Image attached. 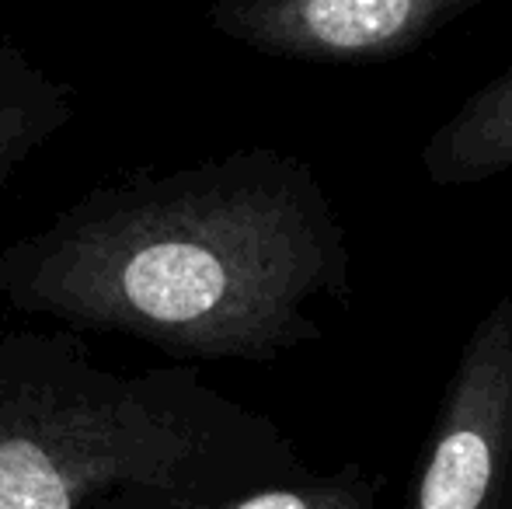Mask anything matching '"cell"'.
<instances>
[{"label": "cell", "instance_id": "obj_1", "mask_svg": "<svg viewBox=\"0 0 512 509\" xmlns=\"http://www.w3.org/2000/svg\"><path fill=\"white\" fill-rule=\"evenodd\" d=\"M352 293L335 203L304 157L244 147L88 189L0 252V297L175 360L272 363Z\"/></svg>", "mask_w": 512, "mask_h": 509}, {"label": "cell", "instance_id": "obj_2", "mask_svg": "<svg viewBox=\"0 0 512 509\" xmlns=\"http://www.w3.org/2000/svg\"><path fill=\"white\" fill-rule=\"evenodd\" d=\"M297 464L279 422L192 367H105L74 328L0 332V509H91L126 489L213 496Z\"/></svg>", "mask_w": 512, "mask_h": 509}, {"label": "cell", "instance_id": "obj_3", "mask_svg": "<svg viewBox=\"0 0 512 509\" xmlns=\"http://www.w3.org/2000/svg\"><path fill=\"white\" fill-rule=\"evenodd\" d=\"M408 509H512V293L460 349Z\"/></svg>", "mask_w": 512, "mask_h": 509}, {"label": "cell", "instance_id": "obj_4", "mask_svg": "<svg viewBox=\"0 0 512 509\" xmlns=\"http://www.w3.org/2000/svg\"><path fill=\"white\" fill-rule=\"evenodd\" d=\"M488 0H213L216 35L272 60L359 67L415 53Z\"/></svg>", "mask_w": 512, "mask_h": 509}, {"label": "cell", "instance_id": "obj_5", "mask_svg": "<svg viewBox=\"0 0 512 509\" xmlns=\"http://www.w3.org/2000/svg\"><path fill=\"white\" fill-rule=\"evenodd\" d=\"M91 509H377V482L359 464L314 471L304 461L290 471L251 478L213 496L126 489Z\"/></svg>", "mask_w": 512, "mask_h": 509}, {"label": "cell", "instance_id": "obj_6", "mask_svg": "<svg viewBox=\"0 0 512 509\" xmlns=\"http://www.w3.org/2000/svg\"><path fill=\"white\" fill-rule=\"evenodd\" d=\"M422 171L439 189L512 171V67L474 88L422 143Z\"/></svg>", "mask_w": 512, "mask_h": 509}, {"label": "cell", "instance_id": "obj_7", "mask_svg": "<svg viewBox=\"0 0 512 509\" xmlns=\"http://www.w3.org/2000/svg\"><path fill=\"white\" fill-rule=\"evenodd\" d=\"M77 112L74 88L14 42L0 39V196Z\"/></svg>", "mask_w": 512, "mask_h": 509}]
</instances>
